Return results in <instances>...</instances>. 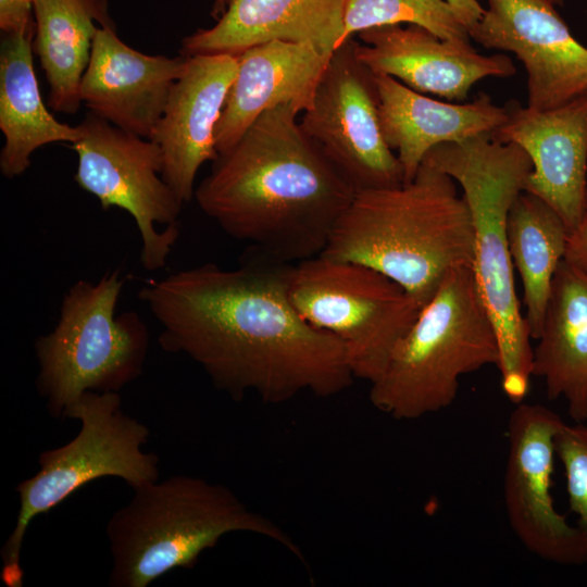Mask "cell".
I'll use <instances>...</instances> for the list:
<instances>
[{"label": "cell", "instance_id": "4fadbf2b", "mask_svg": "<svg viewBox=\"0 0 587 587\" xmlns=\"http://www.w3.org/2000/svg\"><path fill=\"white\" fill-rule=\"evenodd\" d=\"M488 49L513 53L527 76V108L551 110L587 97V47L549 0H488L469 29Z\"/></svg>", "mask_w": 587, "mask_h": 587}, {"label": "cell", "instance_id": "7402d4cb", "mask_svg": "<svg viewBox=\"0 0 587 587\" xmlns=\"http://www.w3.org/2000/svg\"><path fill=\"white\" fill-rule=\"evenodd\" d=\"M35 21L29 26L1 33L0 129L4 143L0 171L14 178L30 165L33 153L46 145L80 138L78 126L59 122L46 108L33 63Z\"/></svg>", "mask_w": 587, "mask_h": 587}, {"label": "cell", "instance_id": "83f0119b", "mask_svg": "<svg viewBox=\"0 0 587 587\" xmlns=\"http://www.w3.org/2000/svg\"><path fill=\"white\" fill-rule=\"evenodd\" d=\"M35 0H0V30L10 33L23 29L34 23Z\"/></svg>", "mask_w": 587, "mask_h": 587}, {"label": "cell", "instance_id": "9a60e30c", "mask_svg": "<svg viewBox=\"0 0 587 587\" xmlns=\"http://www.w3.org/2000/svg\"><path fill=\"white\" fill-rule=\"evenodd\" d=\"M237 55L187 57L165 110L149 139L162 153V177L185 204L193 199L196 176L218 157L215 127L236 77Z\"/></svg>", "mask_w": 587, "mask_h": 587}, {"label": "cell", "instance_id": "44dd1931", "mask_svg": "<svg viewBox=\"0 0 587 587\" xmlns=\"http://www.w3.org/2000/svg\"><path fill=\"white\" fill-rule=\"evenodd\" d=\"M533 376L550 400L563 398L575 423H587V274L563 260L551 283Z\"/></svg>", "mask_w": 587, "mask_h": 587}, {"label": "cell", "instance_id": "ffe728a7", "mask_svg": "<svg viewBox=\"0 0 587 587\" xmlns=\"http://www.w3.org/2000/svg\"><path fill=\"white\" fill-rule=\"evenodd\" d=\"M345 0H230L216 24L182 40L179 53L238 54L272 40L309 43L325 54L342 43Z\"/></svg>", "mask_w": 587, "mask_h": 587}, {"label": "cell", "instance_id": "484cf974", "mask_svg": "<svg viewBox=\"0 0 587 587\" xmlns=\"http://www.w3.org/2000/svg\"><path fill=\"white\" fill-rule=\"evenodd\" d=\"M554 450L564 469L570 509L577 516L575 526L587 544V425L563 422Z\"/></svg>", "mask_w": 587, "mask_h": 587}, {"label": "cell", "instance_id": "f546056e", "mask_svg": "<svg viewBox=\"0 0 587 587\" xmlns=\"http://www.w3.org/2000/svg\"><path fill=\"white\" fill-rule=\"evenodd\" d=\"M230 0H213L211 16L216 21L224 14Z\"/></svg>", "mask_w": 587, "mask_h": 587}, {"label": "cell", "instance_id": "4dcf8cb0", "mask_svg": "<svg viewBox=\"0 0 587 587\" xmlns=\"http://www.w3.org/2000/svg\"><path fill=\"white\" fill-rule=\"evenodd\" d=\"M553 5L562 7L564 3V0H549Z\"/></svg>", "mask_w": 587, "mask_h": 587}, {"label": "cell", "instance_id": "e0dca14e", "mask_svg": "<svg viewBox=\"0 0 587 587\" xmlns=\"http://www.w3.org/2000/svg\"><path fill=\"white\" fill-rule=\"evenodd\" d=\"M187 57L150 55L129 47L116 29L99 27L79 96L89 112L150 138L165 110Z\"/></svg>", "mask_w": 587, "mask_h": 587}, {"label": "cell", "instance_id": "52a82bcc", "mask_svg": "<svg viewBox=\"0 0 587 587\" xmlns=\"http://www.w3.org/2000/svg\"><path fill=\"white\" fill-rule=\"evenodd\" d=\"M124 280L117 270L77 280L53 329L36 338V387L53 419H65L84 392H120L142 374L150 334L137 312L116 314Z\"/></svg>", "mask_w": 587, "mask_h": 587}, {"label": "cell", "instance_id": "7a4b0ae2", "mask_svg": "<svg viewBox=\"0 0 587 587\" xmlns=\"http://www.w3.org/2000/svg\"><path fill=\"white\" fill-rule=\"evenodd\" d=\"M299 113L285 103L260 115L193 195L224 233L282 263L321 254L357 192L302 130Z\"/></svg>", "mask_w": 587, "mask_h": 587}, {"label": "cell", "instance_id": "3957f363", "mask_svg": "<svg viewBox=\"0 0 587 587\" xmlns=\"http://www.w3.org/2000/svg\"><path fill=\"white\" fill-rule=\"evenodd\" d=\"M457 185L423 162L409 183L357 191L321 254L385 274L423 308L450 271L473 266L472 218Z\"/></svg>", "mask_w": 587, "mask_h": 587}, {"label": "cell", "instance_id": "8fae6325", "mask_svg": "<svg viewBox=\"0 0 587 587\" xmlns=\"http://www.w3.org/2000/svg\"><path fill=\"white\" fill-rule=\"evenodd\" d=\"M357 42L333 51L300 126L355 191L398 186L402 167L383 136L376 77Z\"/></svg>", "mask_w": 587, "mask_h": 587}, {"label": "cell", "instance_id": "9c48e42d", "mask_svg": "<svg viewBox=\"0 0 587 587\" xmlns=\"http://www.w3.org/2000/svg\"><path fill=\"white\" fill-rule=\"evenodd\" d=\"M286 278L301 317L336 337L354 378L370 384L422 309L395 280L353 261L319 254L287 265Z\"/></svg>", "mask_w": 587, "mask_h": 587}, {"label": "cell", "instance_id": "ac0fdd59", "mask_svg": "<svg viewBox=\"0 0 587 587\" xmlns=\"http://www.w3.org/2000/svg\"><path fill=\"white\" fill-rule=\"evenodd\" d=\"M236 55L237 74L214 133L218 153L232 148L274 107L291 103L300 112L309 110L330 58L309 43L282 40L260 43Z\"/></svg>", "mask_w": 587, "mask_h": 587}, {"label": "cell", "instance_id": "f1b7e54d", "mask_svg": "<svg viewBox=\"0 0 587 587\" xmlns=\"http://www.w3.org/2000/svg\"><path fill=\"white\" fill-rule=\"evenodd\" d=\"M454 10L467 32L483 16L484 9L477 0H446Z\"/></svg>", "mask_w": 587, "mask_h": 587}, {"label": "cell", "instance_id": "d6986e66", "mask_svg": "<svg viewBox=\"0 0 587 587\" xmlns=\"http://www.w3.org/2000/svg\"><path fill=\"white\" fill-rule=\"evenodd\" d=\"M383 136L396 153L403 183L411 182L425 155L436 146L492 134L509 118V108L480 93L470 102L439 101L396 78L375 74Z\"/></svg>", "mask_w": 587, "mask_h": 587}, {"label": "cell", "instance_id": "5b68a950", "mask_svg": "<svg viewBox=\"0 0 587 587\" xmlns=\"http://www.w3.org/2000/svg\"><path fill=\"white\" fill-rule=\"evenodd\" d=\"M133 490L132 499L111 515L105 527L112 587H147L175 569H191L203 551L236 532L270 538L303 559L282 527L249 509L223 485L174 475Z\"/></svg>", "mask_w": 587, "mask_h": 587}, {"label": "cell", "instance_id": "d4e9b609", "mask_svg": "<svg viewBox=\"0 0 587 587\" xmlns=\"http://www.w3.org/2000/svg\"><path fill=\"white\" fill-rule=\"evenodd\" d=\"M402 23L422 26L442 39L471 40L446 0H345L342 42L369 28Z\"/></svg>", "mask_w": 587, "mask_h": 587}, {"label": "cell", "instance_id": "7c38bea8", "mask_svg": "<svg viewBox=\"0 0 587 587\" xmlns=\"http://www.w3.org/2000/svg\"><path fill=\"white\" fill-rule=\"evenodd\" d=\"M562 419L542 404L519 403L508 422L503 501L510 527L536 557L561 565L587 562V544L551 495L554 437Z\"/></svg>", "mask_w": 587, "mask_h": 587}, {"label": "cell", "instance_id": "30bf717a", "mask_svg": "<svg viewBox=\"0 0 587 587\" xmlns=\"http://www.w3.org/2000/svg\"><path fill=\"white\" fill-rule=\"evenodd\" d=\"M72 145L76 184L104 210L126 211L137 225L146 271L165 266L180 235L183 202L162 177L163 159L151 139L126 132L88 112Z\"/></svg>", "mask_w": 587, "mask_h": 587}, {"label": "cell", "instance_id": "4316f807", "mask_svg": "<svg viewBox=\"0 0 587 587\" xmlns=\"http://www.w3.org/2000/svg\"><path fill=\"white\" fill-rule=\"evenodd\" d=\"M563 261L587 274V201L578 225L567 234Z\"/></svg>", "mask_w": 587, "mask_h": 587}, {"label": "cell", "instance_id": "8992f818", "mask_svg": "<svg viewBox=\"0 0 587 587\" xmlns=\"http://www.w3.org/2000/svg\"><path fill=\"white\" fill-rule=\"evenodd\" d=\"M499 361L497 333L473 266H460L421 309L371 384L369 399L396 420H417L451 405L463 375Z\"/></svg>", "mask_w": 587, "mask_h": 587}, {"label": "cell", "instance_id": "2e32d148", "mask_svg": "<svg viewBox=\"0 0 587 587\" xmlns=\"http://www.w3.org/2000/svg\"><path fill=\"white\" fill-rule=\"evenodd\" d=\"M491 135L526 152L533 167L524 190L574 229L587 201V97L544 111L509 108L508 121Z\"/></svg>", "mask_w": 587, "mask_h": 587}, {"label": "cell", "instance_id": "603a6c76", "mask_svg": "<svg viewBox=\"0 0 587 587\" xmlns=\"http://www.w3.org/2000/svg\"><path fill=\"white\" fill-rule=\"evenodd\" d=\"M34 53L49 86L48 104L74 114L82 104L79 87L99 27L116 29L109 0H35Z\"/></svg>", "mask_w": 587, "mask_h": 587}, {"label": "cell", "instance_id": "ba28073f", "mask_svg": "<svg viewBox=\"0 0 587 587\" xmlns=\"http://www.w3.org/2000/svg\"><path fill=\"white\" fill-rule=\"evenodd\" d=\"M65 419L79 421L77 435L61 447L42 451L40 470L15 488L20 499L16 523L0 550V579L5 587L23 586L22 547L37 515L101 477H120L133 489L159 479L158 455L141 449L150 430L122 410L120 392L86 391Z\"/></svg>", "mask_w": 587, "mask_h": 587}, {"label": "cell", "instance_id": "5bb4252c", "mask_svg": "<svg viewBox=\"0 0 587 587\" xmlns=\"http://www.w3.org/2000/svg\"><path fill=\"white\" fill-rule=\"evenodd\" d=\"M358 35L364 45L357 42V55L374 74L448 101L464 102L477 82L516 72L504 54H480L470 41L442 39L414 24L373 27Z\"/></svg>", "mask_w": 587, "mask_h": 587}, {"label": "cell", "instance_id": "277c9868", "mask_svg": "<svg viewBox=\"0 0 587 587\" xmlns=\"http://www.w3.org/2000/svg\"><path fill=\"white\" fill-rule=\"evenodd\" d=\"M423 162L451 176L462 189L474 233L473 272L499 341L501 388L510 401L521 403L529 391L533 348L515 290L507 218L525 188L532 162L517 145L491 134L438 145Z\"/></svg>", "mask_w": 587, "mask_h": 587}, {"label": "cell", "instance_id": "6da1fadb", "mask_svg": "<svg viewBox=\"0 0 587 587\" xmlns=\"http://www.w3.org/2000/svg\"><path fill=\"white\" fill-rule=\"evenodd\" d=\"M287 265L204 263L150 279L138 291L160 347L188 357L235 400L327 398L354 376L341 342L305 322L287 291Z\"/></svg>", "mask_w": 587, "mask_h": 587}, {"label": "cell", "instance_id": "cb8c5ba5", "mask_svg": "<svg viewBox=\"0 0 587 587\" xmlns=\"http://www.w3.org/2000/svg\"><path fill=\"white\" fill-rule=\"evenodd\" d=\"M507 234L510 257L522 279L525 321L530 338L537 340L569 229L554 209L523 190L509 210Z\"/></svg>", "mask_w": 587, "mask_h": 587}]
</instances>
